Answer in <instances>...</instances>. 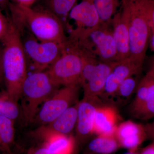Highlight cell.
I'll list each match as a JSON object with an SVG mask.
<instances>
[{
	"label": "cell",
	"instance_id": "1",
	"mask_svg": "<svg viewBox=\"0 0 154 154\" xmlns=\"http://www.w3.org/2000/svg\"><path fill=\"white\" fill-rule=\"evenodd\" d=\"M120 11L129 32V57L143 62L152 33H154V0H121Z\"/></svg>",
	"mask_w": 154,
	"mask_h": 154
},
{
	"label": "cell",
	"instance_id": "2",
	"mask_svg": "<svg viewBox=\"0 0 154 154\" xmlns=\"http://www.w3.org/2000/svg\"><path fill=\"white\" fill-rule=\"evenodd\" d=\"M2 68L5 91L19 102L22 84L28 75V63L19 28L11 20L8 34L2 42Z\"/></svg>",
	"mask_w": 154,
	"mask_h": 154
},
{
	"label": "cell",
	"instance_id": "3",
	"mask_svg": "<svg viewBox=\"0 0 154 154\" xmlns=\"http://www.w3.org/2000/svg\"><path fill=\"white\" fill-rule=\"evenodd\" d=\"M12 21L18 28L25 27L31 35L41 41L66 44L67 37L61 22L44 9L22 7L13 3L9 6Z\"/></svg>",
	"mask_w": 154,
	"mask_h": 154
},
{
	"label": "cell",
	"instance_id": "4",
	"mask_svg": "<svg viewBox=\"0 0 154 154\" xmlns=\"http://www.w3.org/2000/svg\"><path fill=\"white\" fill-rule=\"evenodd\" d=\"M101 23L96 28L72 30L67 42L97 59L108 63L116 62V49L112 29Z\"/></svg>",
	"mask_w": 154,
	"mask_h": 154
},
{
	"label": "cell",
	"instance_id": "5",
	"mask_svg": "<svg viewBox=\"0 0 154 154\" xmlns=\"http://www.w3.org/2000/svg\"><path fill=\"white\" fill-rule=\"evenodd\" d=\"M46 71L28 75L22 84L20 114L25 124L33 123L38 110L45 101L59 88Z\"/></svg>",
	"mask_w": 154,
	"mask_h": 154
},
{
	"label": "cell",
	"instance_id": "6",
	"mask_svg": "<svg viewBox=\"0 0 154 154\" xmlns=\"http://www.w3.org/2000/svg\"><path fill=\"white\" fill-rule=\"evenodd\" d=\"M84 63L82 51L66 42L61 55L46 71L59 87L80 86Z\"/></svg>",
	"mask_w": 154,
	"mask_h": 154
},
{
	"label": "cell",
	"instance_id": "7",
	"mask_svg": "<svg viewBox=\"0 0 154 154\" xmlns=\"http://www.w3.org/2000/svg\"><path fill=\"white\" fill-rule=\"evenodd\" d=\"M21 39L27 63L34 72L47 70L61 55L66 44L39 41L30 33Z\"/></svg>",
	"mask_w": 154,
	"mask_h": 154
},
{
	"label": "cell",
	"instance_id": "8",
	"mask_svg": "<svg viewBox=\"0 0 154 154\" xmlns=\"http://www.w3.org/2000/svg\"><path fill=\"white\" fill-rule=\"evenodd\" d=\"M80 86H64L59 88L41 105L33 123L47 125L67 109L76 103Z\"/></svg>",
	"mask_w": 154,
	"mask_h": 154
},
{
	"label": "cell",
	"instance_id": "9",
	"mask_svg": "<svg viewBox=\"0 0 154 154\" xmlns=\"http://www.w3.org/2000/svg\"><path fill=\"white\" fill-rule=\"evenodd\" d=\"M111 70L112 63L103 62L85 54L80 83V85L84 89V97L94 98L100 96Z\"/></svg>",
	"mask_w": 154,
	"mask_h": 154
},
{
	"label": "cell",
	"instance_id": "10",
	"mask_svg": "<svg viewBox=\"0 0 154 154\" xmlns=\"http://www.w3.org/2000/svg\"><path fill=\"white\" fill-rule=\"evenodd\" d=\"M75 22V28L69 30H82L96 28L101 24L93 0H81L71 11L69 21Z\"/></svg>",
	"mask_w": 154,
	"mask_h": 154
},
{
	"label": "cell",
	"instance_id": "11",
	"mask_svg": "<svg viewBox=\"0 0 154 154\" xmlns=\"http://www.w3.org/2000/svg\"><path fill=\"white\" fill-rule=\"evenodd\" d=\"M98 97L85 98L78 103L77 132L81 137L87 136L94 133L95 114L100 106Z\"/></svg>",
	"mask_w": 154,
	"mask_h": 154
},
{
	"label": "cell",
	"instance_id": "12",
	"mask_svg": "<svg viewBox=\"0 0 154 154\" xmlns=\"http://www.w3.org/2000/svg\"><path fill=\"white\" fill-rule=\"evenodd\" d=\"M113 35L116 49V62L124 60L130 55L128 25L121 11L117 12L111 21Z\"/></svg>",
	"mask_w": 154,
	"mask_h": 154
},
{
	"label": "cell",
	"instance_id": "13",
	"mask_svg": "<svg viewBox=\"0 0 154 154\" xmlns=\"http://www.w3.org/2000/svg\"><path fill=\"white\" fill-rule=\"evenodd\" d=\"M36 134L43 139V144L51 154H72L74 148V141L71 137L46 131L42 127L37 130Z\"/></svg>",
	"mask_w": 154,
	"mask_h": 154
},
{
	"label": "cell",
	"instance_id": "14",
	"mask_svg": "<svg viewBox=\"0 0 154 154\" xmlns=\"http://www.w3.org/2000/svg\"><path fill=\"white\" fill-rule=\"evenodd\" d=\"M117 113L114 108L99 106L95 114L94 133L99 135H113L117 128Z\"/></svg>",
	"mask_w": 154,
	"mask_h": 154
},
{
	"label": "cell",
	"instance_id": "15",
	"mask_svg": "<svg viewBox=\"0 0 154 154\" xmlns=\"http://www.w3.org/2000/svg\"><path fill=\"white\" fill-rule=\"evenodd\" d=\"M78 103L72 105L50 124L40 126L46 131L67 135L76 125Z\"/></svg>",
	"mask_w": 154,
	"mask_h": 154
},
{
	"label": "cell",
	"instance_id": "16",
	"mask_svg": "<svg viewBox=\"0 0 154 154\" xmlns=\"http://www.w3.org/2000/svg\"><path fill=\"white\" fill-rule=\"evenodd\" d=\"M142 127L132 122H123L117 127L116 133L122 146L126 148H135L140 143L143 134Z\"/></svg>",
	"mask_w": 154,
	"mask_h": 154
},
{
	"label": "cell",
	"instance_id": "17",
	"mask_svg": "<svg viewBox=\"0 0 154 154\" xmlns=\"http://www.w3.org/2000/svg\"><path fill=\"white\" fill-rule=\"evenodd\" d=\"M79 0H44V9L55 16L63 24L66 30L69 17L73 8Z\"/></svg>",
	"mask_w": 154,
	"mask_h": 154
},
{
	"label": "cell",
	"instance_id": "18",
	"mask_svg": "<svg viewBox=\"0 0 154 154\" xmlns=\"http://www.w3.org/2000/svg\"><path fill=\"white\" fill-rule=\"evenodd\" d=\"M143 62L129 57L112 63L111 72L119 83L128 77L138 74L142 68Z\"/></svg>",
	"mask_w": 154,
	"mask_h": 154
},
{
	"label": "cell",
	"instance_id": "19",
	"mask_svg": "<svg viewBox=\"0 0 154 154\" xmlns=\"http://www.w3.org/2000/svg\"><path fill=\"white\" fill-rule=\"evenodd\" d=\"M137 89L136 96L132 105L133 113L140 108L148 98L149 95L154 92V67L144 77Z\"/></svg>",
	"mask_w": 154,
	"mask_h": 154
},
{
	"label": "cell",
	"instance_id": "20",
	"mask_svg": "<svg viewBox=\"0 0 154 154\" xmlns=\"http://www.w3.org/2000/svg\"><path fill=\"white\" fill-rule=\"evenodd\" d=\"M14 121L0 116V149L5 154H12L11 147L15 137Z\"/></svg>",
	"mask_w": 154,
	"mask_h": 154
},
{
	"label": "cell",
	"instance_id": "21",
	"mask_svg": "<svg viewBox=\"0 0 154 154\" xmlns=\"http://www.w3.org/2000/svg\"><path fill=\"white\" fill-rule=\"evenodd\" d=\"M100 22L109 25L120 5V0H93Z\"/></svg>",
	"mask_w": 154,
	"mask_h": 154
},
{
	"label": "cell",
	"instance_id": "22",
	"mask_svg": "<svg viewBox=\"0 0 154 154\" xmlns=\"http://www.w3.org/2000/svg\"><path fill=\"white\" fill-rule=\"evenodd\" d=\"M18 102L6 91L1 92L0 116L10 119L14 122L21 113Z\"/></svg>",
	"mask_w": 154,
	"mask_h": 154
},
{
	"label": "cell",
	"instance_id": "23",
	"mask_svg": "<svg viewBox=\"0 0 154 154\" xmlns=\"http://www.w3.org/2000/svg\"><path fill=\"white\" fill-rule=\"evenodd\" d=\"M89 149L92 151L102 154H109L116 150L118 143L113 135H99L89 144Z\"/></svg>",
	"mask_w": 154,
	"mask_h": 154
},
{
	"label": "cell",
	"instance_id": "24",
	"mask_svg": "<svg viewBox=\"0 0 154 154\" xmlns=\"http://www.w3.org/2000/svg\"><path fill=\"white\" fill-rule=\"evenodd\" d=\"M137 85V80L133 76L127 78L120 83L113 98L117 97L118 99L117 101L125 102L132 96L135 91Z\"/></svg>",
	"mask_w": 154,
	"mask_h": 154
},
{
	"label": "cell",
	"instance_id": "25",
	"mask_svg": "<svg viewBox=\"0 0 154 154\" xmlns=\"http://www.w3.org/2000/svg\"><path fill=\"white\" fill-rule=\"evenodd\" d=\"M10 24L11 20L7 19L0 9V42H2L8 34Z\"/></svg>",
	"mask_w": 154,
	"mask_h": 154
},
{
	"label": "cell",
	"instance_id": "26",
	"mask_svg": "<svg viewBox=\"0 0 154 154\" xmlns=\"http://www.w3.org/2000/svg\"><path fill=\"white\" fill-rule=\"evenodd\" d=\"M27 154H51L46 147L42 145L39 146L33 147L28 150Z\"/></svg>",
	"mask_w": 154,
	"mask_h": 154
},
{
	"label": "cell",
	"instance_id": "27",
	"mask_svg": "<svg viewBox=\"0 0 154 154\" xmlns=\"http://www.w3.org/2000/svg\"><path fill=\"white\" fill-rule=\"evenodd\" d=\"M37 0H13V4L22 7L31 8Z\"/></svg>",
	"mask_w": 154,
	"mask_h": 154
},
{
	"label": "cell",
	"instance_id": "28",
	"mask_svg": "<svg viewBox=\"0 0 154 154\" xmlns=\"http://www.w3.org/2000/svg\"><path fill=\"white\" fill-rule=\"evenodd\" d=\"M2 46L0 45V85L4 82L2 68Z\"/></svg>",
	"mask_w": 154,
	"mask_h": 154
},
{
	"label": "cell",
	"instance_id": "29",
	"mask_svg": "<svg viewBox=\"0 0 154 154\" xmlns=\"http://www.w3.org/2000/svg\"><path fill=\"white\" fill-rule=\"evenodd\" d=\"M142 154H154V148L153 145L150 146L146 148L143 152Z\"/></svg>",
	"mask_w": 154,
	"mask_h": 154
},
{
	"label": "cell",
	"instance_id": "30",
	"mask_svg": "<svg viewBox=\"0 0 154 154\" xmlns=\"http://www.w3.org/2000/svg\"><path fill=\"white\" fill-rule=\"evenodd\" d=\"M149 47L152 51H154V33H152L149 39Z\"/></svg>",
	"mask_w": 154,
	"mask_h": 154
},
{
	"label": "cell",
	"instance_id": "31",
	"mask_svg": "<svg viewBox=\"0 0 154 154\" xmlns=\"http://www.w3.org/2000/svg\"><path fill=\"white\" fill-rule=\"evenodd\" d=\"M10 0H0V9H5L9 6Z\"/></svg>",
	"mask_w": 154,
	"mask_h": 154
},
{
	"label": "cell",
	"instance_id": "32",
	"mask_svg": "<svg viewBox=\"0 0 154 154\" xmlns=\"http://www.w3.org/2000/svg\"><path fill=\"white\" fill-rule=\"evenodd\" d=\"M125 154H135L133 153H132V152H128V153H125Z\"/></svg>",
	"mask_w": 154,
	"mask_h": 154
},
{
	"label": "cell",
	"instance_id": "33",
	"mask_svg": "<svg viewBox=\"0 0 154 154\" xmlns=\"http://www.w3.org/2000/svg\"></svg>",
	"mask_w": 154,
	"mask_h": 154
},
{
	"label": "cell",
	"instance_id": "34",
	"mask_svg": "<svg viewBox=\"0 0 154 154\" xmlns=\"http://www.w3.org/2000/svg\"><path fill=\"white\" fill-rule=\"evenodd\" d=\"M12 154H14L12 153Z\"/></svg>",
	"mask_w": 154,
	"mask_h": 154
}]
</instances>
